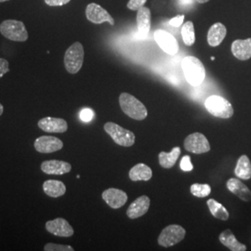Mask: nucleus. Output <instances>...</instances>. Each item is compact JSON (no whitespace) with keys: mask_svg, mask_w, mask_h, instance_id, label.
Masks as SVG:
<instances>
[{"mask_svg":"<svg viewBox=\"0 0 251 251\" xmlns=\"http://www.w3.org/2000/svg\"><path fill=\"white\" fill-rule=\"evenodd\" d=\"M181 68L185 79L190 85L198 87L203 83L206 77L205 66L202 62L195 56H187L181 62Z\"/></svg>","mask_w":251,"mask_h":251,"instance_id":"f257e3e1","label":"nucleus"},{"mask_svg":"<svg viewBox=\"0 0 251 251\" xmlns=\"http://www.w3.org/2000/svg\"><path fill=\"white\" fill-rule=\"evenodd\" d=\"M119 104L126 115L135 120L142 121L148 115L147 109L144 103L128 93L123 92L120 94Z\"/></svg>","mask_w":251,"mask_h":251,"instance_id":"f03ea898","label":"nucleus"},{"mask_svg":"<svg viewBox=\"0 0 251 251\" xmlns=\"http://www.w3.org/2000/svg\"><path fill=\"white\" fill-rule=\"evenodd\" d=\"M0 33L7 39L15 42H25L28 39V32L25 24L16 20H6L0 25Z\"/></svg>","mask_w":251,"mask_h":251,"instance_id":"7ed1b4c3","label":"nucleus"},{"mask_svg":"<svg viewBox=\"0 0 251 251\" xmlns=\"http://www.w3.org/2000/svg\"><path fill=\"white\" fill-rule=\"evenodd\" d=\"M205 106L213 117L224 119L233 117V108L231 102L222 96L213 95L208 97L205 101Z\"/></svg>","mask_w":251,"mask_h":251,"instance_id":"20e7f679","label":"nucleus"},{"mask_svg":"<svg viewBox=\"0 0 251 251\" xmlns=\"http://www.w3.org/2000/svg\"><path fill=\"white\" fill-rule=\"evenodd\" d=\"M64 66L70 74H76L84 62V48L80 42H75L70 46L64 54Z\"/></svg>","mask_w":251,"mask_h":251,"instance_id":"39448f33","label":"nucleus"},{"mask_svg":"<svg viewBox=\"0 0 251 251\" xmlns=\"http://www.w3.org/2000/svg\"><path fill=\"white\" fill-rule=\"evenodd\" d=\"M103 128L105 132L114 140V142L120 146L129 147L135 144L134 133L114 122L105 123Z\"/></svg>","mask_w":251,"mask_h":251,"instance_id":"423d86ee","label":"nucleus"},{"mask_svg":"<svg viewBox=\"0 0 251 251\" xmlns=\"http://www.w3.org/2000/svg\"><path fill=\"white\" fill-rule=\"evenodd\" d=\"M186 231L180 225H171L162 230L158 236V244L164 248H170L183 240Z\"/></svg>","mask_w":251,"mask_h":251,"instance_id":"0eeeda50","label":"nucleus"},{"mask_svg":"<svg viewBox=\"0 0 251 251\" xmlns=\"http://www.w3.org/2000/svg\"><path fill=\"white\" fill-rule=\"evenodd\" d=\"M184 148L188 152L194 153H204L209 152L210 144L205 135L195 132L190 134L184 140Z\"/></svg>","mask_w":251,"mask_h":251,"instance_id":"6e6552de","label":"nucleus"},{"mask_svg":"<svg viewBox=\"0 0 251 251\" xmlns=\"http://www.w3.org/2000/svg\"><path fill=\"white\" fill-rule=\"evenodd\" d=\"M154 40L157 45L160 47L163 51L170 55H175L179 50V45L177 39L171 33L165 30H157L154 32Z\"/></svg>","mask_w":251,"mask_h":251,"instance_id":"1a4fd4ad","label":"nucleus"},{"mask_svg":"<svg viewBox=\"0 0 251 251\" xmlns=\"http://www.w3.org/2000/svg\"><path fill=\"white\" fill-rule=\"evenodd\" d=\"M86 17L90 23L100 25L109 23L111 25H115V20L109 14L107 10L96 3H90L86 8Z\"/></svg>","mask_w":251,"mask_h":251,"instance_id":"9d476101","label":"nucleus"},{"mask_svg":"<svg viewBox=\"0 0 251 251\" xmlns=\"http://www.w3.org/2000/svg\"><path fill=\"white\" fill-rule=\"evenodd\" d=\"M34 147L36 152L51 153L63 149V143L62 140L54 136H40L36 138Z\"/></svg>","mask_w":251,"mask_h":251,"instance_id":"9b49d317","label":"nucleus"},{"mask_svg":"<svg viewBox=\"0 0 251 251\" xmlns=\"http://www.w3.org/2000/svg\"><path fill=\"white\" fill-rule=\"evenodd\" d=\"M46 230L49 233L59 237H70L74 234V229L63 218H57L46 223Z\"/></svg>","mask_w":251,"mask_h":251,"instance_id":"f8f14e48","label":"nucleus"},{"mask_svg":"<svg viewBox=\"0 0 251 251\" xmlns=\"http://www.w3.org/2000/svg\"><path fill=\"white\" fill-rule=\"evenodd\" d=\"M37 126L48 133H64L68 129V124L63 118L48 117L41 118Z\"/></svg>","mask_w":251,"mask_h":251,"instance_id":"ddd939ff","label":"nucleus"},{"mask_svg":"<svg viewBox=\"0 0 251 251\" xmlns=\"http://www.w3.org/2000/svg\"><path fill=\"white\" fill-rule=\"evenodd\" d=\"M101 198L105 201L108 206L114 209L122 207L127 201V195L125 192L117 188H109L105 190L102 193Z\"/></svg>","mask_w":251,"mask_h":251,"instance_id":"4468645a","label":"nucleus"},{"mask_svg":"<svg viewBox=\"0 0 251 251\" xmlns=\"http://www.w3.org/2000/svg\"><path fill=\"white\" fill-rule=\"evenodd\" d=\"M72 170L70 163L61 160H46L41 164V171L48 175H63Z\"/></svg>","mask_w":251,"mask_h":251,"instance_id":"2eb2a0df","label":"nucleus"},{"mask_svg":"<svg viewBox=\"0 0 251 251\" xmlns=\"http://www.w3.org/2000/svg\"><path fill=\"white\" fill-rule=\"evenodd\" d=\"M150 198L147 196H142L133 201L126 210V216L131 219H138L144 216L150 207Z\"/></svg>","mask_w":251,"mask_h":251,"instance_id":"dca6fc26","label":"nucleus"},{"mask_svg":"<svg viewBox=\"0 0 251 251\" xmlns=\"http://www.w3.org/2000/svg\"><path fill=\"white\" fill-rule=\"evenodd\" d=\"M233 56L240 60L247 61L251 58V38L248 39H236L231 47Z\"/></svg>","mask_w":251,"mask_h":251,"instance_id":"f3484780","label":"nucleus"},{"mask_svg":"<svg viewBox=\"0 0 251 251\" xmlns=\"http://www.w3.org/2000/svg\"><path fill=\"white\" fill-rule=\"evenodd\" d=\"M137 27L142 37H146L151 29V11L146 7L137 10Z\"/></svg>","mask_w":251,"mask_h":251,"instance_id":"a211bd4d","label":"nucleus"},{"mask_svg":"<svg viewBox=\"0 0 251 251\" xmlns=\"http://www.w3.org/2000/svg\"><path fill=\"white\" fill-rule=\"evenodd\" d=\"M226 186L228 190L235 195L237 198H240L243 201H251V191L248 188L247 185H245L240 179L232 178L227 180Z\"/></svg>","mask_w":251,"mask_h":251,"instance_id":"6ab92c4d","label":"nucleus"},{"mask_svg":"<svg viewBox=\"0 0 251 251\" xmlns=\"http://www.w3.org/2000/svg\"><path fill=\"white\" fill-rule=\"evenodd\" d=\"M227 34V29L222 23H216L207 32V43L210 47H218L224 41Z\"/></svg>","mask_w":251,"mask_h":251,"instance_id":"aec40b11","label":"nucleus"},{"mask_svg":"<svg viewBox=\"0 0 251 251\" xmlns=\"http://www.w3.org/2000/svg\"><path fill=\"white\" fill-rule=\"evenodd\" d=\"M43 191L50 198H61L66 193V186L61 180L48 179L43 183Z\"/></svg>","mask_w":251,"mask_h":251,"instance_id":"412c9836","label":"nucleus"},{"mask_svg":"<svg viewBox=\"0 0 251 251\" xmlns=\"http://www.w3.org/2000/svg\"><path fill=\"white\" fill-rule=\"evenodd\" d=\"M220 242L232 251H246L247 247L239 242L231 230H225L219 236Z\"/></svg>","mask_w":251,"mask_h":251,"instance_id":"4be33fe9","label":"nucleus"},{"mask_svg":"<svg viewBox=\"0 0 251 251\" xmlns=\"http://www.w3.org/2000/svg\"><path fill=\"white\" fill-rule=\"evenodd\" d=\"M129 179L133 181H139V180H144L147 181L152 178V171L150 167L147 165L140 163L135 165L134 167L129 171L128 173Z\"/></svg>","mask_w":251,"mask_h":251,"instance_id":"5701e85b","label":"nucleus"},{"mask_svg":"<svg viewBox=\"0 0 251 251\" xmlns=\"http://www.w3.org/2000/svg\"><path fill=\"white\" fill-rule=\"evenodd\" d=\"M180 154V148L174 147L171 152H160L158 154V161L164 169H171L178 160Z\"/></svg>","mask_w":251,"mask_h":251,"instance_id":"b1692460","label":"nucleus"},{"mask_svg":"<svg viewBox=\"0 0 251 251\" xmlns=\"http://www.w3.org/2000/svg\"><path fill=\"white\" fill-rule=\"evenodd\" d=\"M234 174L238 179H250L251 178V163L247 155H242L238 159L234 169Z\"/></svg>","mask_w":251,"mask_h":251,"instance_id":"393cba45","label":"nucleus"},{"mask_svg":"<svg viewBox=\"0 0 251 251\" xmlns=\"http://www.w3.org/2000/svg\"><path fill=\"white\" fill-rule=\"evenodd\" d=\"M206 204L211 214L217 219L222 221H227L229 219V212L221 203L217 202L214 199H208Z\"/></svg>","mask_w":251,"mask_h":251,"instance_id":"a878e982","label":"nucleus"},{"mask_svg":"<svg viewBox=\"0 0 251 251\" xmlns=\"http://www.w3.org/2000/svg\"><path fill=\"white\" fill-rule=\"evenodd\" d=\"M181 36L184 44L188 47L194 45L196 42V34H195V27L192 22L185 23L181 28Z\"/></svg>","mask_w":251,"mask_h":251,"instance_id":"bb28decb","label":"nucleus"},{"mask_svg":"<svg viewBox=\"0 0 251 251\" xmlns=\"http://www.w3.org/2000/svg\"><path fill=\"white\" fill-rule=\"evenodd\" d=\"M191 193L193 196L197 198H206L211 193V187L209 184H200V183H195L191 185Z\"/></svg>","mask_w":251,"mask_h":251,"instance_id":"cd10ccee","label":"nucleus"},{"mask_svg":"<svg viewBox=\"0 0 251 251\" xmlns=\"http://www.w3.org/2000/svg\"><path fill=\"white\" fill-rule=\"evenodd\" d=\"M45 251H74L71 246H66V245H58L54 243H48L46 244L44 247Z\"/></svg>","mask_w":251,"mask_h":251,"instance_id":"c85d7f7f","label":"nucleus"},{"mask_svg":"<svg viewBox=\"0 0 251 251\" xmlns=\"http://www.w3.org/2000/svg\"><path fill=\"white\" fill-rule=\"evenodd\" d=\"M179 167H180V170H181V171H186V172L193 171L194 166H193V164H192V162H191V157H190L189 155H184V156L181 158V160H180Z\"/></svg>","mask_w":251,"mask_h":251,"instance_id":"c756f323","label":"nucleus"},{"mask_svg":"<svg viewBox=\"0 0 251 251\" xmlns=\"http://www.w3.org/2000/svg\"><path fill=\"white\" fill-rule=\"evenodd\" d=\"M147 0H129L126 7L131 10H138L140 8L144 7Z\"/></svg>","mask_w":251,"mask_h":251,"instance_id":"7c9ffc66","label":"nucleus"},{"mask_svg":"<svg viewBox=\"0 0 251 251\" xmlns=\"http://www.w3.org/2000/svg\"><path fill=\"white\" fill-rule=\"evenodd\" d=\"M94 117L93 111L90 108H85L81 111L80 118L84 122H90Z\"/></svg>","mask_w":251,"mask_h":251,"instance_id":"2f4dec72","label":"nucleus"},{"mask_svg":"<svg viewBox=\"0 0 251 251\" xmlns=\"http://www.w3.org/2000/svg\"><path fill=\"white\" fill-rule=\"evenodd\" d=\"M9 72V62L6 59L0 58V78Z\"/></svg>","mask_w":251,"mask_h":251,"instance_id":"473e14b6","label":"nucleus"},{"mask_svg":"<svg viewBox=\"0 0 251 251\" xmlns=\"http://www.w3.org/2000/svg\"><path fill=\"white\" fill-rule=\"evenodd\" d=\"M46 4L50 7H60L68 4L71 0H44Z\"/></svg>","mask_w":251,"mask_h":251,"instance_id":"72a5a7b5","label":"nucleus"},{"mask_svg":"<svg viewBox=\"0 0 251 251\" xmlns=\"http://www.w3.org/2000/svg\"><path fill=\"white\" fill-rule=\"evenodd\" d=\"M183 20H184V15L179 14V15L175 16L174 18L171 19V21H170V25H172V26L179 27L182 25Z\"/></svg>","mask_w":251,"mask_h":251,"instance_id":"f704fd0d","label":"nucleus"},{"mask_svg":"<svg viewBox=\"0 0 251 251\" xmlns=\"http://www.w3.org/2000/svg\"><path fill=\"white\" fill-rule=\"evenodd\" d=\"M198 3H200V4H204V3H206V2H208L209 0H196Z\"/></svg>","mask_w":251,"mask_h":251,"instance_id":"c9c22d12","label":"nucleus"},{"mask_svg":"<svg viewBox=\"0 0 251 251\" xmlns=\"http://www.w3.org/2000/svg\"><path fill=\"white\" fill-rule=\"evenodd\" d=\"M3 112H4V107H3V105L0 103V117L2 116V114H3Z\"/></svg>","mask_w":251,"mask_h":251,"instance_id":"e433bc0d","label":"nucleus"},{"mask_svg":"<svg viewBox=\"0 0 251 251\" xmlns=\"http://www.w3.org/2000/svg\"><path fill=\"white\" fill-rule=\"evenodd\" d=\"M6 1H9V0H0V3H2V2H6Z\"/></svg>","mask_w":251,"mask_h":251,"instance_id":"4c0bfd02","label":"nucleus"}]
</instances>
